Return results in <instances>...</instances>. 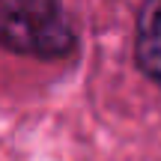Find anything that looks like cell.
<instances>
[{"mask_svg": "<svg viewBox=\"0 0 161 161\" xmlns=\"http://www.w3.org/2000/svg\"><path fill=\"white\" fill-rule=\"evenodd\" d=\"M78 33L60 0H0V48L33 60H63Z\"/></svg>", "mask_w": 161, "mask_h": 161, "instance_id": "cell-1", "label": "cell"}, {"mask_svg": "<svg viewBox=\"0 0 161 161\" xmlns=\"http://www.w3.org/2000/svg\"><path fill=\"white\" fill-rule=\"evenodd\" d=\"M134 63L161 90V0H146L134 30Z\"/></svg>", "mask_w": 161, "mask_h": 161, "instance_id": "cell-2", "label": "cell"}]
</instances>
